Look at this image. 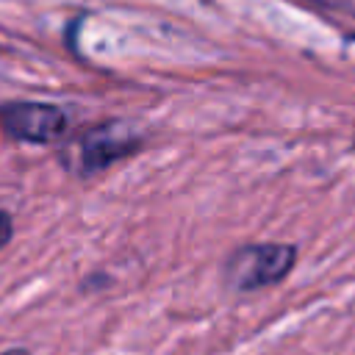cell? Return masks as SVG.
I'll return each instance as SVG.
<instances>
[{
  "mask_svg": "<svg viewBox=\"0 0 355 355\" xmlns=\"http://www.w3.org/2000/svg\"><path fill=\"white\" fill-rule=\"evenodd\" d=\"M297 261L294 244L266 241V244H241L225 261L222 277L225 286L233 291H258L266 286L280 283Z\"/></svg>",
  "mask_w": 355,
  "mask_h": 355,
  "instance_id": "1",
  "label": "cell"
},
{
  "mask_svg": "<svg viewBox=\"0 0 355 355\" xmlns=\"http://www.w3.org/2000/svg\"><path fill=\"white\" fill-rule=\"evenodd\" d=\"M139 144H141V136L136 133L133 125L119 122V119L103 122V125L86 130L80 136V141L75 144V172H80V175L103 172L114 161L136 153Z\"/></svg>",
  "mask_w": 355,
  "mask_h": 355,
  "instance_id": "2",
  "label": "cell"
},
{
  "mask_svg": "<svg viewBox=\"0 0 355 355\" xmlns=\"http://www.w3.org/2000/svg\"><path fill=\"white\" fill-rule=\"evenodd\" d=\"M0 125L3 130L25 144H50L58 136H64L69 119L64 108L53 103H31V100H17L6 103L0 108Z\"/></svg>",
  "mask_w": 355,
  "mask_h": 355,
  "instance_id": "3",
  "label": "cell"
},
{
  "mask_svg": "<svg viewBox=\"0 0 355 355\" xmlns=\"http://www.w3.org/2000/svg\"><path fill=\"white\" fill-rule=\"evenodd\" d=\"M11 236H14V222H11V216L0 208V250L11 241Z\"/></svg>",
  "mask_w": 355,
  "mask_h": 355,
  "instance_id": "4",
  "label": "cell"
},
{
  "mask_svg": "<svg viewBox=\"0 0 355 355\" xmlns=\"http://www.w3.org/2000/svg\"><path fill=\"white\" fill-rule=\"evenodd\" d=\"M0 355H28L25 349H6V352H0Z\"/></svg>",
  "mask_w": 355,
  "mask_h": 355,
  "instance_id": "5",
  "label": "cell"
}]
</instances>
